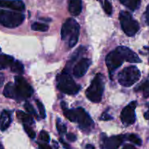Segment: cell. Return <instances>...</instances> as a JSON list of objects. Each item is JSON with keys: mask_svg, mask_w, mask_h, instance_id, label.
<instances>
[{"mask_svg": "<svg viewBox=\"0 0 149 149\" xmlns=\"http://www.w3.org/2000/svg\"><path fill=\"white\" fill-rule=\"evenodd\" d=\"M76 112H77V121H76V122L78 123L80 128L85 130L90 129L93 124V121L90 118L89 114L82 108H77Z\"/></svg>", "mask_w": 149, "mask_h": 149, "instance_id": "30bf717a", "label": "cell"}, {"mask_svg": "<svg viewBox=\"0 0 149 149\" xmlns=\"http://www.w3.org/2000/svg\"><path fill=\"white\" fill-rule=\"evenodd\" d=\"M127 139L130 142L133 143L134 144H136L138 145H142V140H141V139L140 138L138 135H136V134H129Z\"/></svg>", "mask_w": 149, "mask_h": 149, "instance_id": "d4e9b609", "label": "cell"}, {"mask_svg": "<svg viewBox=\"0 0 149 149\" xmlns=\"http://www.w3.org/2000/svg\"><path fill=\"white\" fill-rule=\"evenodd\" d=\"M10 68H11V71L13 72L16 73V74H22L24 72V67L22 64V63L19 61H15L11 65Z\"/></svg>", "mask_w": 149, "mask_h": 149, "instance_id": "44dd1931", "label": "cell"}, {"mask_svg": "<svg viewBox=\"0 0 149 149\" xmlns=\"http://www.w3.org/2000/svg\"><path fill=\"white\" fill-rule=\"evenodd\" d=\"M116 49L120 52L125 61L130 63H141V59L134 51L125 46H119Z\"/></svg>", "mask_w": 149, "mask_h": 149, "instance_id": "7c38bea8", "label": "cell"}, {"mask_svg": "<svg viewBox=\"0 0 149 149\" xmlns=\"http://www.w3.org/2000/svg\"><path fill=\"white\" fill-rule=\"evenodd\" d=\"M104 91V77L101 73L95 75L91 84L86 91V96L91 102H100L103 97Z\"/></svg>", "mask_w": 149, "mask_h": 149, "instance_id": "7a4b0ae2", "label": "cell"}, {"mask_svg": "<svg viewBox=\"0 0 149 149\" xmlns=\"http://www.w3.org/2000/svg\"><path fill=\"white\" fill-rule=\"evenodd\" d=\"M144 18H145V21L146 24L149 25V4L147 7L145 13H144Z\"/></svg>", "mask_w": 149, "mask_h": 149, "instance_id": "d6a6232c", "label": "cell"}, {"mask_svg": "<svg viewBox=\"0 0 149 149\" xmlns=\"http://www.w3.org/2000/svg\"><path fill=\"white\" fill-rule=\"evenodd\" d=\"M39 149H52L49 145L46 144V143H40L39 145Z\"/></svg>", "mask_w": 149, "mask_h": 149, "instance_id": "e575fe53", "label": "cell"}, {"mask_svg": "<svg viewBox=\"0 0 149 149\" xmlns=\"http://www.w3.org/2000/svg\"><path fill=\"white\" fill-rule=\"evenodd\" d=\"M0 7L21 12L25 10V4L21 0H0Z\"/></svg>", "mask_w": 149, "mask_h": 149, "instance_id": "4fadbf2b", "label": "cell"}, {"mask_svg": "<svg viewBox=\"0 0 149 149\" xmlns=\"http://www.w3.org/2000/svg\"><path fill=\"white\" fill-rule=\"evenodd\" d=\"M136 91H142L144 93V96L146 97L149 96V80H146L141 85L138 89H135Z\"/></svg>", "mask_w": 149, "mask_h": 149, "instance_id": "cb8c5ba5", "label": "cell"}, {"mask_svg": "<svg viewBox=\"0 0 149 149\" xmlns=\"http://www.w3.org/2000/svg\"><path fill=\"white\" fill-rule=\"evenodd\" d=\"M112 118H113L110 115L106 113V112H104V113L102 114L101 117H100V120H103V121H108V120L112 119Z\"/></svg>", "mask_w": 149, "mask_h": 149, "instance_id": "836d02e7", "label": "cell"}, {"mask_svg": "<svg viewBox=\"0 0 149 149\" xmlns=\"http://www.w3.org/2000/svg\"><path fill=\"white\" fill-rule=\"evenodd\" d=\"M25 19L20 13L0 9V24L7 28H15L20 26Z\"/></svg>", "mask_w": 149, "mask_h": 149, "instance_id": "5b68a950", "label": "cell"}, {"mask_svg": "<svg viewBox=\"0 0 149 149\" xmlns=\"http://www.w3.org/2000/svg\"><path fill=\"white\" fill-rule=\"evenodd\" d=\"M0 149H4V147H3L2 144L1 143H0Z\"/></svg>", "mask_w": 149, "mask_h": 149, "instance_id": "60d3db41", "label": "cell"}, {"mask_svg": "<svg viewBox=\"0 0 149 149\" xmlns=\"http://www.w3.org/2000/svg\"><path fill=\"white\" fill-rule=\"evenodd\" d=\"M148 107H149V106H148Z\"/></svg>", "mask_w": 149, "mask_h": 149, "instance_id": "7bdbcfd3", "label": "cell"}, {"mask_svg": "<svg viewBox=\"0 0 149 149\" xmlns=\"http://www.w3.org/2000/svg\"><path fill=\"white\" fill-rule=\"evenodd\" d=\"M56 126H57V129H58V131H59L60 134H65V133H66V131H67L66 126H65V124H63L61 123V121L60 118H58V119L57 120Z\"/></svg>", "mask_w": 149, "mask_h": 149, "instance_id": "484cf974", "label": "cell"}, {"mask_svg": "<svg viewBox=\"0 0 149 149\" xmlns=\"http://www.w3.org/2000/svg\"><path fill=\"white\" fill-rule=\"evenodd\" d=\"M11 122V112L6 110H3L0 116V129L1 131H5L10 127Z\"/></svg>", "mask_w": 149, "mask_h": 149, "instance_id": "2e32d148", "label": "cell"}, {"mask_svg": "<svg viewBox=\"0 0 149 149\" xmlns=\"http://www.w3.org/2000/svg\"><path fill=\"white\" fill-rule=\"evenodd\" d=\"M137 106L136 101L131 102L125 107L121 112V120L125 125L129 126L133 124L135 121V110Z\"/></svg>", "mask_w": 149, "mask_h": 149, "instance_id": "9c48e42d", "label": "cell"}, {"mask_svg": "<svg viewBox=\"0 0 149 149\" xmlns=\"http://www.w3.org/2000/svg\"><path fill=\"white\" fill-rule=\"evenodd\" d=\"M57 87L61 92L68 95L76 94L81 89L79 85H77L75 83L69 73L65 70L63 71L61 74L58 75Z\"/></svg>", "mask_w": 149, "mask_h": 149, "instance_id": "3957f363", "label": "cell"}, {"mask_svg": "<svg viewBox=\"0 0 149 149\" xmlns=\"http://www.w3.org/2000/svg\"><path fill=\"white\" fill-rule=\"evenodd\" d=\"M31 29L33 31H38V32H46L48 30V26L42 23H33L31 25Z\"/></svg>", "mask_w": 149, "mask_h": 149, "instance_id": "603a6c76", "label": "cell"}, {"mask_svg": "<svg viewBox=\"0 0 149 149\" xmlns=\"http://www.w3.org/2000/svg\"><path fill=\"white\" fill-rule=\"evenodd\" d=\"M0 52H1V48H0Z\"/></svg>", "mask_w": 149, "mask_h": 149, "instance_id": "b9f144b4", "label": "cell"}, {"mask_svg": "<svg viewBox=\"0 0 149 149\" xmlns=\"http://www.w3.org/2000/svg\"><path fill=\"white\" fill-rule=\"evenodd\" d=\"M66 137L69 141L71 142H74L77 140V137H76L75 134H74L73 133H68L66 134Z\"/></svg>", "mask_w": 149, "mask_h": 149, "instance_id": "1f68e13d", "label": "cell"}, {"mask_svg": "<svg viewBox=\"0 0 149 149\" xmlns=\"http://www.w3.org/2000/svg\"><path fill=\"white\" fill-rule=\"evenodd\" d=\"M91 63L92 61L90 58H81L74 67V70H73L74 75L78 78L83 77L87 72L90 66L91 65Z\"/></svg>", "mask_w": 149, "mask_h": 149, "instance_id": "8fae6325", "label": "cell"}, {"mask_svg": "<svg viewBox=\"0 0 149 149\" xmlns=\"http://www.w3.org/2000/svg\"><path fill=\"white\" fill-rule=\"evenodd\" d=\"M14 61V58L11 56L0 54V70H4L8 67H11Z\"/></svg>", "mask_w": 149, "mask_h": 149, "instance_id": "ac0fdd59", "label": "cell"}, {"mask_svg": "<svg viewBox=\"0 0 149 149\" xmlns=\"http://www.w3.org/2000/svg\"><path fill=\"white\" fill-rule=\"evenodd\" d=\"M63 113L65 115V116L69 121H71V122H76V121H77V112H76V110H69L68 108H65V109L63 110Z\"/></svg>", "mask_w": 149, "mask_h": 149, "instance_id": "7402d4cb", "label": "cell"}, {"mask_svg": "<svg viewBox=\"0 0 149 149\" xmlns=\"http://www.w3.org/2000/svg\"><path fill=\"white\" fill-rule=\"evenodd\" d=\"M39 138L44 142H46L48 143L49 141V135L47 131H42L39 134Z\"/></svg>", "mask_w": 149, "mask_h": 149, "instance_id": "4dcf8cb0", "label": "cell"}, {"mask_svg": "<svg viewBox=\"0 0 149 149\" xmlns=\"http://www.w3.org/2000/svg\"><path fill=\"white\" fill-rule=\"evenodd\" d=\"M24 108L26 109V110L29 112V114H32L34 116H37V113H36V110H34L33 107L31 105L29 102H26L24 105Z\"/></svg>", "mask_w": 149, "mask_h": 149, "instance_id": "f1b7e54d", "label": "cell"}, {"mask_svg": "<svg viewBox=\"0 0 149 149\" xmlns=\"http://www.w3.org/2000/svg\"><path fill=\"white\" fill-rule=\"evenodd\" d=\"M15 86L17 99L29 98L33 94V89H32L31 85L20 76L15 77Z\"/></svg>", "mask_w": 149, "mask_h": 149, "instance_id": "52a82bcc", "label": "cell"}, {"mask_svg": "<svg viewBox=\"0 0 149 149\" xmlns=\"http://www.w3.org/2000/svg\"><path fill=\"white\" fill-rule=\"evenodd\" d=\"M61 140V143H62V144L63 145L64 148H65V149H71V147H70L69 145L67 144L66 143H65V142H64L63 140H62V139H61V140Z\"/></svg>", "mask_w": 149, "mask_h": 149, "instance_id": "8d00e7d4", "label": "cell"}, {"mask_svg": "<svg viewBox=\"0 0 149 149\" xmlns=\"http://www.w3.org/2000/svg\"><path fill=\"white\" fill-rule=\"evenodd\" d=\"M122 149H137V148L135 147V146L132 145L128 144V145H125Z\"/></svg>", "mask_w": 149, "mask_h": 149, "instance_id": "d590c367", "label": "cell"}, {"mask_svg": "<svg viewBox=\"0 0 149 149\" xmlns=\"http://www.w3.org/2000/svg\"><path fill=\"white\" fill-rule=\"evenodd\" d=\"M16 115L17 117L20 120V121H23L24 124H28V125H31V124H33V118L29 114L26 113L23 111L21 110H17L16 112Z\"/></svg>", "mask_w": 149, "mask_h": 149, "instance_id": "d6986e66", "label": "cell"}, {"mask_svg": "<svg viewBox=\"0 0 149 149\" xmlns=\"http://www.w3.org/2000/svg\"><path fill=\"white\" fill-rule=\"evenodd\" d=\"M124 61H125V59H124L123 56L117 49L111 51V52L108 54L106 58V66L109 69L111 77L113 72L116 69L119 68L120 66L122 65Z\"/></svg>", "mask_w": 149, "mask_h": 149, "instance_id": "ba28073f", "label": "cell"}, {"mask_svg": "<svg viewBox=\"0 0 149 149\" xmlns=\"http://www.w3.org/2000/svg\"><path fill=\"white\" fill-rule=\"evenodd\" d=\"M36 105H37L38 109H39V114H40V117L42 118H46V112H45V107H44L43 104L38 100H36Z\"/></svg>", "mask_w": 149, "mask_h": 149, "instance_id": "83f0119b", "label": "cell"}, {"mask_svg": "<svg viewBox=\"0 0 149 149\" xmlns=\"http://www.w3.org/2000/svg\"><path fill=\"white\" fill-rule=\"evenodd\" d=\"M3 94L4 96L10 99H17V93L15 90V86L13 83H7L6 86H4V91H3Z\"/></svg>", "mask_w": 149, "mask_h": 149, "instance_id": "e0dca14e", "label": "cell"}, {"mask_svg": "<svg viewBox=\"0 0 149 149\" xmlns=\"http://www.w3.org/2000/svg\"><path fill=\"white\" fill-rule=\"evenodd\" d=\"M119 20L122 30L129 37H132L139 31L140 25L137 20L132 18L130 13L122 11L119 14Z\"/></svg>", "mask_w": 149, "mask_h": 149, "instance_id": "8992f818", "label": "cell"}, {"mask_svg": "<svg viewBox=\"0 0 149 149\" xmlns=\"http://www.w3.org/2000/svg\"><path fill=\"white\" fill-rule=\"evenodd\" d=\"M125 139V135L112 136L105 140V148L106 149H117Z\"/></svg>", "mask_w": 149, "mask_h": 149, "instance_id": "5bb4252c", "label": "cell"}, {"mask_svg": "<svg viewBox=\"0 0 149 149\" xmlns=\"http://www.w3.org/2000/svg\"><path fill=\"white\" fill-rule=\"evenodd\" d=\"M23 128H24L25 131H26V134L29 135V137H31V139H33L36 137V133H35V131L31 128L30 126L28 125V124H23Z\"/></svg>", "mask_w": 149, "mask_h": 149, "instance_id": "4316f807", "label": "cell"}, {"mask_svg": "<svg viewBox=\"0 0 149 149\" xmlns=\"http://www.w3.org/2000/svg\"><path fill=\"white\" fill-rule=\"evenodd\" d=\"M141 72L135 66L125 67L119 73L118 80L122 86L130 87L139 80Z\"/></svg>", "mask_w": 149, "mask_h": 149, "instance_id": "277c9868", "label": "cell"}, {"mask_svg": "<svg viewBox=\"0 0 149 149\" xmlns=\"http://www.w3.org/2000/svg\"><path fill=\"white\" fill-rule=\"evenodd\" d=\"M82 10L81 0H68V10L74 16H77Z\"/></svg>", "mask_w": 149, "mask_h": 149, "instance_id": "9a60e30c", "label": "cell"}, {"mask_svg": "<svg viewBox=\"0 0 149 149\" xmlns=\"http://www.w3.org/2000/svg\"><path fill=\"white\" fill-rule=\"evenodd\" d=\"M4 75H3L2 73H0V86H2L3 83H4Z\"/></svg>", "mask_w": 149, "mask_h": 149, "instance_id": "74e56055", "label": "cell"}, {"mask_svg": "<svg viewBox=\"0 0 149 149\" xmlns=\"http://www.w3.org/2000/svg\"><path fill=\"white\" fill-rule=\"evenodd\" d=\"M121 3L131 10H135L141 5V0H120Z\"/></svg>", "mask_w": 149, "mask_h": 149, "instance_id": "ffe728a7", "label": "cell"}, {"mask_svg": "<svg viewBox=\"0 0 149 149\" xmlns=\"http://www.w3.org/2000/svg\"><path fill=\"white\" fill-rule=\"evenodd\" d=\"M79 25L74 18L67 19L61 29V38L68 41V46L73 48L77 45L79 37Z\"/></svg>", "mask_w": 149, "mask_h": 149, "instance_id": "6da1fadb", "label": "cell"}, {"mask_svg": "<svg viewBox=\"0 0 149 149\" xmlns=\"http://www.w3.org/2000/svg\"><path fill=\"white\" fill-rule=\"evenodd\" d=\"M103 8H104L105 12L107 15H111L112 14V11H113V9H112V5L110 2H109L108 0H105L104 1V5H103Z\"/></svg>", "mask_w": 149, "mask_h": 149, "instance_id": "f546056e", "label": "cell"}, {"mask_svg": "<svg viewBox=\"0 0 149 149\" xmlns=\"http://www.w3.org/2000/svg\"><path fill=\"white\" fill-rule=\"evenodd\" d=\"M86 149H95V147L93 145L87 144V145H86Z\"/></svg>", "mask_w": 149, "mask_h": 149, "instance_id": "f35d334b", "label": "cell"}, {"mask_svg": "<svg viewBox=\"0 0 149 149\" xmlns=\"http://www.w3.org/2000/svg\"><path fill=\"white\" fill-rule=\"evenodd\" d=\"M144 117H145L146 119L149 120V111H148V112H146L144 114Z\"/></svg>", "mask_w": 149, "mask_h": 149, "instance_id": "ab89813d", "label": "cell"}]
</instances>
